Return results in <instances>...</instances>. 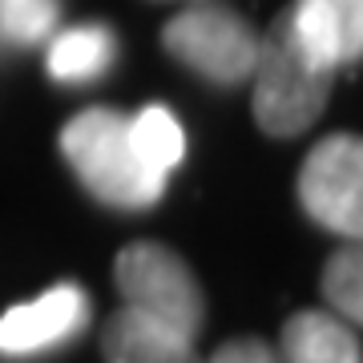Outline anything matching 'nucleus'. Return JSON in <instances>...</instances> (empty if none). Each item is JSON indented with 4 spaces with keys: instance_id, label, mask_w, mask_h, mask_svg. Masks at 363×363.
<instances>
[{
    "instance_id": "7",
    "label": "nucleus",
    "mask_w": 363,
    "mask_h": 363,
    "mask_svg": "<svg viewBox=\"0 0 363 363\" xmlns=\"http://www.w3.org/2000/svg\"><path fill=\"white\" fill-rule=\"evenodd\" d=\"M295 33L323 65L363 61V0H295Z\"/></svg>"
},
{
    "instance_id": "10",
    "label": "nucleus",
    "mask_w": 363,
    "mask_h": 363,
    "mask_svg": "<svg viewBox=\"0 0 363 363\" xmlns=\"http://www.w3.org/2000/svg\"><path fill=\"white\" fill-rule=\"evenodd\" d=\"M117 57V40L105 25H77L57 33L49 45V77L65 85H89L105 77Z\"/></svg>"
},
{
    "instance_id": "9",
    "label": "nucleus",
    "mask_w": 363,
    "mask_h": 363,
    "mask_svg": "<svg viewBox=\"0 0 363 363\" xmlns=\"http://www.w3.org/2000/svg\"><path fill=\"white\" fill-rule=\"evenodd\" d=\"M283 363H363V347L347 319L298 311L283 323Z\"/></svg>"
},
{
    "instance_id": "3",
    "label": "nucleus",
    "mask_w": 363,
    "mask_h": 363,
    "mask_svg": "<svg viewBox=\"0 0 363 363\" xmlns=\"http://www.w3.org/2000/svg\"><path fill=\"white\" fill-rule=\"evenodd\" d=\"M113 279L130 311L186 339H198L202 319H206V298L178 250L162 247V242H145V238L130 242L113 262Z\"/></svg>"
},
{
    "instance_id": "8",
    "label": "nucleus",
    "mask_w": 363,
    "mask_h": 363,
    "mask_svg": "<svg viewBox=\"0 0 363 363\" xmlns=\"http://www.w3.org/2000/svg\"><path fill=\"white\" fill-rule=\"evenodd\" d=\"M105 363H206L198 355L194 339L178 335L162 323H150L138 311L121 307L101 327Z\"/></svg>"
},
{
    "instance_id": "14",
    "label": "nucleus",
    "mask_w": 363,
    "mask_h": 363,
    "mask_svg": "<svg viewBox=\"0 0 363 363\" xmlns=\"http://www.w3.org/2000/svg\"><path fill=\"white\" fill-rule=\"evenodd\" d=\"M206 363H283V355H274L262 339H230Z\"/></svg>"
},
{
    "instance_id": "12",
    "label": "nucleus",
    "mask_w": 363,
    "mask_h": 363,
    "mask_svg": "<svg viewBox=\"0 0 363 363\" xmlns=\"http://www.w3.org/2000/svg\"><path fill=\"white\" fill-rule=\"evenodd\" d=\"M323 298L347 323L363 327V242L339 247L323 267Z\"/></svg>"
},
{
    "instance_id": "5",
    "label": "nucleus",
    "mask_w": 363,
    "mask_h": 363,
    "mask_svg": "<svg viewBox=\"0 0 363 363\" xmlns=\"http://www.w3.org/2000/svg\"><path fill=\"white\" fill-rule=\"evenodd\" d=\"M298 202L323 230L363 242V138L331 133L298 169Z\"/></svg>"
},
{
    "instance_id": "1",
    "label": "nucleus",
    "mask_w": 363,
    "mask_h": 363,
    "mask_svg": "<svg viewBox=\"0 0 363 363\" xmlns=\"http://www.w3.org/2000/svg\"><path fill=\"white\" fill-rule=\"evenodd\" d=\"M255 121L271 138H298L323 117L331 101L335 69L323 65L295 33L291 9L271 21L259 37V61H255Z\"/></svg>"
},
{
    "instance_id": "11",
    "label": "nucleus",
    "mask_w": 363,
    "mask_h": 363,
    "mask_svg": "<svg viewBox=\"0 0 363 363\" xmlns=\"http://www.w3.org/2000/svg\"><path fill=\"white\" fill-rule=\"evenodd\" d=\"M130 138L138 145V154L145 157V166H154L157 174H166L186 157V133H182L178 117L166 105H145L142 113L130 121Z\"/></svg>"
},
{
    "instance_id": "13",
    "label": "nucleus",
    "mask_w": 363,
    "mask_h": 363,
    "mask_svg": "<svg viewBox=\"0 0 363 363\" xmlns=\"http://www.w3.org/2000/svg\"><path fill=\"white\" fill-rule=\"evenodd\" d=\"M61 21V0H0V40L4 45H37Z\"/></svg>"
},
{
    "instance_id": "4",
    "label": "nucleus",
    "mask_w": 363,
    "mask_h": 363,
    "mask_svg": "<svg viewBox=\"0 0 363 363\" xmlns=\"http://www.w3.org/2000/svg\"><path fill=\"white\" fill-rule=\"evenodd\" d=\"M162 45L186 69H194L198 77H206L210 85H226V89L250 81L255 61H259V33L250 28V21L222 4L182 9L162 28Z\"/></svg>"
},
{
    "instance_id": "6",
    "label": "nucleus",
    "mask_w": 363,
    "mask_h": 363,
    "mask_svg": "<svg viewBox=\"0 0 363 363\" xmlns=\"http://www.w3.org/2000/svg\"><path fill=\"white\" fill-rule=\"evenodd\" d=\"M85 323H89L85 291L73 283H61L52 291H45L40 298H33V303L9 307L0 315V355H9V359L40 355V351L81 335Z\"/></svg>"
},
{
    "instance_id": "2",
    "label": "nucleus",
    "mask_w": 363,
    "mask_h": 363,
    "mask_svg": "<svg viewBox=\"0 0 363 363\" xmlns=\"http://www.w3.org/2000/svg\"><path fill=\"white\" fill-rule=\"evenodd\" d=\"M61 154L97 202L117 210H150L166 194V174L145 166L130 138V117L85 109L61 130Z\"/></svg>"
}]
</instances>
